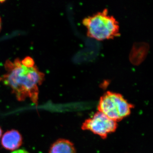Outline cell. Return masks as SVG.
Returning a JSON list of instances; mask_svg holds the SVG:
<instances>
[{"label": "cell", "instance_id": "4", "mask_svg": "<svg viewBox=\"0 0 153 153\" xmlns=\"http://www.w3.org/2000/svg\"><path fill=\"white\" fill-rule=\"evenodd\" d=\"M117 126V122L98 111L92 117L86 119L82 124L81 128L83 130L90 131L105 139L109 134L115 131Z\"/></svg>", "mask_w": 153, "mask_h": 153}, {"label": "cell", "instance_id": "6", "mask_svg": "<svg viewBox=\"0 0 153 153\" xmlns=\"http://www.w3.org/2000/svg\"><path fill=\"white\" fill-rule=\"evenodd\" d=\"M49 153H77L74 145L68 140L59 139L52 144Z\"/></svg>", "mask_w": 153, "mask_h": 153}, {"label": "cell", "instance_id": "7", "mask_svg": "<svg viewBox=\"0 0 153 153\" xmlns=\"http://www.w3.org/2000/svg\"><path fill=\"white\" fill-rule=\"evenodd\" d=\"M11 153H30L24 149L17 150Z\"/></svg>", "mask_w": 153, "mask_h": 153}, {"label": "cell", "instance_id": "5", "mask_svg": "<svg viewBox=\"0 0 153 153\" xmlns=\"http://www.w3.org/2000/svg\"><path fill=\"white\" fill-rule=\"evenodd\" d=\"M3 147L8 150L13 151L19 149L23 143V138L18 131L12 129L6 132L1 138Z\"/></svg>", "mask_w": 153, "mask_h": 153}, {"label": "cell", "instance_id": "3", "mask_svg": "<svg viewBox=\"0 0 153 153\" xmlns=\"http://www.w3.org/2000/svg\"><path fill=\"white\" fill-rule=\"evenodd\" d=\"M133 107L120 94L110 91L102 96L97 107L99 111L116 122L129 115Z\"/></svg>", "mask_w": 153, "mask_h": 153}, {"label": "cell", "instance_id": "10", "mask_svg": "<svg viewBox=\"0 0 153 153\" xmlns=\"http://www.w3.org/2000/svg\"><path fill=\"white\" fill-rule=\"evenodd\" d=\"M4 1H0V3H3L4 2Z\"/></svg>", "mask_w": 153, "mask_h": 153}, {"label": "cell", "instance_id": "9", "mask_svg": "<svg viewBox=\"0 0 153 153\" xmlns=\"http://www.w3.org/2000/svg\"><path fill=\"white\" fill-rule=\"evenodd\" d=\"M1 25H2L1 19V17H0V32H1Z\"/></svg>", "mask_w": 153, "mask_h": 153}, {"label": "cell", "instance_id": "1", "mask_svg": "<svg viewBox=\"0 0 153 153\" xmlns=\"http://www.w3.org/2000/svg\"><path fill=\"white\" fill-rule=\"evenodd\" d=\"M6 73L0 79L9 86L19 101L27 99L38 104L39 86L44 81L45 75L35 65L27 66L22 60H7L5 64Z\"/></svg>", "mask_w": 153, "mask_h": 153}, {"label": "cell", "instance_id": "2", "mask_svg": "<svg viewBox=\"0 0 153 153\" xmlns=\"http://www.w3.org/2000/svg\"><path fill=\"white\" fill-rule=\"evenodd\" d=\"M82 23L88 36L97 40L112 39L120 34L117 21L108 14L106 9L84 18Z\"/></svg>", "mask_w": 153, "mask_h": 153}, {"label": "cell", "instance_id": "8", "mask_svg": "<svg viewBox=\"0 0 153 153\" xmlns=\"http://www.w3.org/2000/svg\"><path fill=\"white\" fill-rule=\"evenodd\" d=\"M2 130L1 128L0 127V139H1V137L2 136Z\"/></svg>", "mask_w": 153, "mask_h": 153}]
</instances>
